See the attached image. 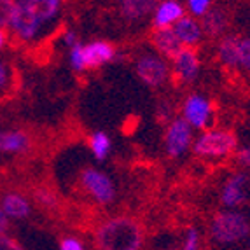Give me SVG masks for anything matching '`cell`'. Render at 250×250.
Masks as SVG:
<instances>
[{"instance_id": "obj_1", "label": "cell", "mask_w": 250, "mask_h": 250, "mask_svg": "<svg viewBox=\"0 0 250 250\" xmlns=\"http://www.w3.org/2000/svg\"><path fill=\"white\" fill-rule=\"evenodd\" d=\"M142 242V226L128 215H116L102 222L95 233L98 250H140Z\"/></svg>"}, {"instance_id": "obj_2", "label": "cell", "mask_w": 250, "mask_h": 250, "mask_svg": "<svg viewBox=\"0 0 250 250\" xmlns=\"http://www.w3.org/2000/svg\"><path fill=\"white\" fill-rule=\"evenodd\" d=\"M208 234L219 247L238 245L250 238V219L240 210L224 208L212 217Z\"/></svg>"}, {"instance_id": "obj_3", "label": "cell", "mask_w": 250, "mask_h": 250, "mask_svg": "<svg viewBox=\"0 0 250 250\" xmlns=\"http://www.w3.org/2000/svg\"><path fill=\"white\" fill-rule=\"evenodd\" d=\"M192 152L198 158L205 159H222L229 158L238 150V138L229 129H207L194 138Z\"/></svg>"}, {"instance_id": "obj_4", "label": "cell", "mask_w": 250, "mask_h": 250, "mask_svg": "<svg viewBox=\"0 0 250 250\" xmlns=\"http://www.w3.org/2000/svg\"><path fill=\"white\" fill-rule=\"evenodd\" d=\"M116 54V47L107 41H93L89 44L79 42L77 46L68 49V63L75 72L93 70L108 62H114Z\"/></svg>"}, {"instance_id": "obj_5", "label": "cell", "mask_w": 250, "mask_h": 250, "mask_svg": "<svg viewBox=\"0 0 250 250\" xmlns=\"http://www.w3.org/2000/svg\"><path fill=\"white\" fill-rule=\"evenodd\" d=\"M42 20L35 11L34 0H18L14 2V13L11 20V32L21 41H34L42 28Z\"/></svg>"}, {"instance_id": "obj_6", "label": "cell", "mask_w": 250, "mask_h": 250, "mask_svg": "<svg viewBox=\"0 0 250 250\" xmlns=\"http://www.w3.org/2000/svg\"><path fill=\"white\" fill-rule=\"evenodd\" d=\"M79 184L83 191L98 205L112 203L116 198V186H114L112 179L98 168H84L79 175Z\"/></svg>"}, {"instance_id": "obj_7", "label": "cell", "mask_w": 250, "mask_h": 250, "mask_svg": "<svg viewBox=\"0 0 250 250\" xmlns=\"http://www.w3.org/2000/svg\"><path fill=\"white\" fill-rule=\"evenodd\" d=\"M182 119L192 129H201V131L210 129V125L213 123L212 102L200 93L189 95L182 105Z\"/></svg>"}, {"instance_id": "obj_8", "label": "cell", "mask_w": 250, "mask_h": 250, "mask_svg": "<svg viewBox=\"0 0 250 250\" xmlns=\"http://www.w3.org/2000/svg\"><path fill=\"white\" fill-rule=\"evenodd\" d=\"M135 72H137L138 79L150 88H159L170 77L168 62L156 53H147L138 56V60L135 62Z\"/></svg>"}, {"instance_id": "obj_9", "label": "cell", "mask_w": 250, "mask_h": 250, "mask_svg": "<svg viewBox=\"0 0 250 250\" xmlns=\"http://www.w3.org/2000/svg\"><path fill=\"white\" fill-rule=\"evenodd\" d=\"M194 135L192 128L182 117L171 119L165 131V150L170 158H180L192 147Z\"/></svg>"}, {"instance_id": "obj_10", "label": "cell", "mask_w": 250, "mask_h": 250, "mask_svg": "<svg viewBox=\"0 0 250 250\" xmlns=\"http://www.w3.org/2000/svg\"><path fill=\"white\" fill-rule=\"evenodd\" d=\"M249 200V175L243 171H236L224 180L221 189V203L226 210H236Z\"/></svg>"}, {"instance_id": "obj_11", "label": "cell", "mask_w": 250, "mask_h": 250, "mask_svg": "<svg viewBox=\"0 0 250 250\" xmlns=\"http://www.w3.org/2000/svg\"><path fill=\"white\" fill-rule=\"evenodd\" d=\"M171 62H173V75L180 83H192L201 70L200 56H198L196 49H192V47H182Z\"/></svg>"}, {"instance_id": "obj_12", "label": "cell", "mask_w": 250, "mask_h": 250, "mask_svg": "<svg viewBox=\"0 0 250 250\" xmlns=\"http://www.w3.org/2000/svg\"><path fill=\"white\" fill-rule=\"evenodd\" d=\"M184 16H186V9L180 2L165 0V2H159L152 13V26H154V30L173 28V25L179 23Z\"/></svg>"}, {"instance_id": "obj_13", "label": "cell", "mask_w": 250, "mask_h": 250, "mask_svg": "<svg viewBox=\"0 0 250 250\" xmlns=\"http://www.w3.org/2000/svg\"><path fill=\"white\" fill-rule=\"evenodd\" d=\"M150 44L154 47L156 54H159V56L165 60H173L177 54L180 53V49L184 47L171 28L152 30V34H150Z\"/></svg>"}, {"instance_id": "obj_14", "label": "cell", "mask_w": 250, "mask_h": 250, "mask_svg": "<svg viewBox=\"0 0 250 250\" xmlns=\"http://www.w3.org/2000/svg\"><path fill=\"white\" fill-rule=\"evenodd\" d=\"M171 30H173V34L177 35V39H179V42L184 47H192V49L205 37L201 23L192 16H189V14H186L179 23H175Z\"/></svg>"}, {"instance_id": "obj_15", "label": "cell", "mask_w": 250, "mask_h": 250, "mask_svg": "<svg viewBox=\"0 0 250 250\" xmlns=\"http://www.w3.org/2000/svg\"><path fill=\"white\" fill-rule=\"evenodd\" d=\"M200 23L201 28H203V34L208 35V37H224L226 30L229 26V20H228L226 11L221 7H215V5L201 18Z\"/></svg>"}, {"instance_id": "obj_16", "label": "cell", "mask_w": 250, "mask_h": 250, "mask_svg": "<svg viewBox=\"0 0 250 250\" xmlns=\"http://www.w3.org/2000/svg\"><path fill=\"white\" fill-rule=\"evenodd\" d=\"M30 147V138L21 129H0V152L20 154Z\"/></svg>"}, {"instance_id": "obj_17", "label": "cell", "mask_w": 250, "mask_h": 250, "mask_svg": "<svg viewBox=\"0 0 250 250\" xmlns=\"http://www.w3.org/2000/svg\"><path fill=\"white\" fill-rule=\"evenodd\" d=\"M0 208L7 215V219H26L32 212L30 201L20 192H7L2 198Z\"/></svg>"}, {"instance_id": "obj_18", "label": "cell", "mask_w": 250, "mask_h": 250, "mask_svg": "<svg viewBox=\"0 0 250 250\" xmlns=\"http://www.w3.org/2000/svg\"><path fill=\"white\" fill-rule=\"evenodd\" d=\"M238 42H240V35L226 34L217 44V58L224 67H238Z\"/></svg>"}, {"instance_id": "obj_19", "label": "cell", "mask_w": 250, "mask_h": 250, "mask_svg": "<svg viewBox=\"0 0 250 250\" xmlns=\"http://www.w3.org/2000/svg\"><path fill=\"white\" fill-rule=\"evenodd\" d=\"M156 7H158V2L154 0H125L119 4V14L125 20L137 21L146 18L147 14L154 13Z\"/></svg>"}, {"instance_id": "obj_20", "label": "cell", "mask_w": 250, "mask_h": 250, "mask_svg": "<svg viewBox=\"0 0 250 250\" xmlns=\"http://www.w3.org/2000/svg\"><path fill=\"white\" fill-rule=\"evenodd\" d=\"M89 149H91L95 159L104 161L110 154V149H112L110 137L105 131H95V133H91V137H89Z\"/></svg>"}, {"instance_id": "obj_21", "label": "cell", "mask_w": 250, "mask_h": 250, "mask_svg": "<svg viewBox=\"0 0 250 250\" xmlns=\"http://www.w3.org/2000/svg\"><path fill=\"white\" fill-rule=\"evenodd\" d=\"M34 5L42 23H49L62 13V2L60 0H34Z\"/></svg>"}, {"instance_id": "obj_22", "label": "cell", "mask_w": 250, "mask_h": 250, "mask_svg": "<svg viewBox=\"0 0 250 250\" xmlns=\"http://www.w3.org/2000/svg\"><path fill=\"white\" fill-rule=\"evenodd\" d=\"M238 67L250 72V35L240 37L238 42Z\"/></svg>"}, {"instance_id": "obj_23", "label": "cell", "mask_w": 250, "mask_h": 250, "mask_svg": "<svg viewBox=\"0 0 250 250\" xmlns=\"http://www.w3.org/2000/svg\"><path fill=\"white\" fill-rule=\"evenodd\" d=\"M189 11V16H192L194 20L196 18H203L205 14L208 13L210 9L213 7L212 0H189L188 4H186Z\"/></svg>"}, {"instance_id": "obj_24", "label": "cell", "mask_w": 250, "mask_h": 250, "mask_svg": "<svg viewBox=\"0 0 250 250\" xmlns=\"http://www.w3.org/2000/svg\"><path fill=\"white\" fill-rule=\"evenodd\" d=\"M14 13V0H0V28L5 30L11 25Z\"/></svg>"}, {"instance_id": "obj_25", "label": "cell", "mask_w": 250, "mask_h": 250, "mask_svg": "<svg viewBox=\"0 0 250 250\" xmlns=\"http://www.w3.org/2000/svg\"><path fill=\"white\" fill-rule=\"evenodd\" d=\"M184 250H200V233L196 229H188L184 240Z\"/></svg>"}, {"instance_id": "obj_26", "label": "cell", "mask_w": 250, "mask_h": 250, "mask_svg": "<svg viewBox=\"0 0 250 250\" xmlns=\"http://www.w3.org/2000/svg\"><path fill=\"white\" fill-rule=\"evenodd\" d=\"M35 200L41 205H44V207H54L56 205V196L47 189H37L35 191Z\"/></svg>"}, {"instance_id": "obj_27", "label": "cell", "mask_w": 250, "mask_h": 250, "mask_svg": "<svg viewBox=\"0 0 250 250\" xmlns=\"http://www.w3.org/2000/svg\"><path fill=\"white\" fill-rule=\"evenodd\" d=\"M0 250H26V249L20 242H16L14 238L7 236V234H2L0 236Z\"/></svg>"}, {"instance_id": "obj_28", "label": "cell", "mask_w": 250, "mask_h": 250, "mask_svg": "<svg viewBox=\"0 0 250 250\" xmlns=\"http://www.w3.org/2000/svg\"><path fill=\"white\" fill-rule=\"evenodd\" d=\"M60 250H84V243L77 238H63L60 242Z\"/></svg>"}, {"instance_id": "obj_29", "label": "cell", "mask_w": 250, "mask_h": 250, "mask_svg": "<svg viewBox=\"0 0 250 250\" xmlns=\"http://www.w3.org/2000/svg\"><path fill=\"white\" fill-rule=\"evenodd\" d=\"M234 158L236 161L245 168H250V146H245V147H240V149L234 152Z\"/></svg>"}, {"instance_id": "obj_30", "label": "cell", "mask_w": 250, "mask_h": 250, "mask_svg": "<svg viewBox=\"0 0 250 250\" xmlns=\"http://www.w3.org/2000/svg\"><path fill=\"white\" fill-rule=\"evenodd\" d=\"M9 81H11V70H9L7 63L0 60V91L7 88Z\"/></svg>"}, {"instance_id": "obj_31", "label": "cell", "mask_w": 250, "mask_h": 250, "mask_svg": "<svg viewBox=\"0 0 250 250\" xmlns=\"http://www.w3.org/2000/svg\"><path fill=\"white\" fill-rule=\"evenodd\" d=\"M62 41H63V44L68 47V49H72L74 46H77V44H79V41H77V34H75L74 30H68V32H65V34L62 35Z\"/></svg>"}, {"instance_id": "obj_32", "label": "cell", "mask_w": 250, "mask_h": 250, "mask_svg": "<svg viewBox=\"0 0 250 250\" xmlns=\"http://www.w3.org/2000/svg\"><path fill=\"white\" fill-rule=\"evenodd\" d=\"M7 229H9V219H7V215L2 212V208H0V236L7 233Z\"/></svg>"}, {"instance_id": "obj_33", "label": "cell", "mask_w": 250, "mask_h": 250, "mask_svg": "<svg viewBox=\"0 0 250 250\" xmlns=\"http://www.w3.org/2000/svg\"><path fill=\"white\" fill-rule=\"evenodd\" d=\"M5 42H7V34H5V30L0 28V49L5 46Z\"/></svg>"}, {"instance_id": "obj_34", "label": "cell", "mask_w": 250, "mask_h": 250, "mask_svg": "<svg viewBox=\"0 0 250 250\" xmlns=\"http://www.w3.org/2000/svg\"><path fill=\"white\" fill-rule=\"evenodd\" d=\"M249 250H250V238H249Z\"/></svg>"}]
</instances>
